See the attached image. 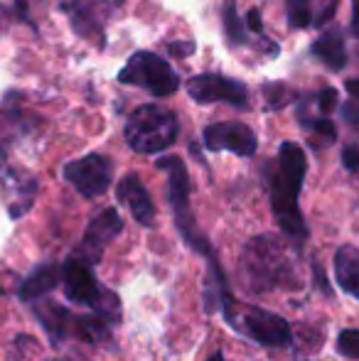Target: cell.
Instances as JSON below:
<instances>
[{"label":"cell","instance_id":"9c48e42d","mask_svg":"<svg viewBox=\"0 0 359 361\" xmlns=\"http://www.w3.org/2000/svg\"><path fill=\"white\" fill-rule=\"evenodd\" d=\"M187 94L197 104H229L249 109V89L239 79L224 74H197L187 81Z\"/></svg>","mask_w":359,"mask_h":361},{"label":"cell","instance_id":"f1b7e54d","mask_svg":"<svg viewBox=\"0 0 359 361\" xmlns=\"http://www.w3.org/2000/svg\"><path fill=\"white\" fill-rule=\"evenodd\" d=\"M246 30H251V32L256 35H264V25H261V13L259 10H249V15H246Z\"/></svg>","mask_w":359,"mask_h":361},{"label":"cell","instance_id":"9a60e30c","mask_svg":"<svg viewBox=\"0 0 359 361\" xmlns=\"http://www.w3.org/2000/svg\"><path fill=\"white\" fill-rule=\"evenodd\" d=\"M35 317L39 319V324L44 327V332L49 334L54 344L64 342L72 334L74 327V314L67 307L54 302H37L35 305Z\"/></svg>","mask_w":359,"mask_h":361},{"label":"cell","instance_id":"f546056e","mask_svg":"<svg viewBox=\"0 0 359 361\" xmlns=\"http://www.w3.org/2000/svg\"><path fill=\"white\" fill-rule=\"evenodd\" d=\"M345 89H347V94L352 96V99H357L359 101V79H350L345 84Z\"/></svg>","mask_w":359,"mask_h":361},{"label":"cell","instance_id":"83f0119b","mask_svg":"<svg viewBox=\"0 0 359 361\" xmlns=\"http://www.w3.org/2000/svg\"><path fill=\"white\" fill-rule=\"evenodd\" d=\"M168 49H170V54H175V57H190V54L195 52V42L180 39V42H170Z\"/></svg>","mask_w":359,"mask_h":361},{"label":"cell","instance_id":"5b68a950","mask_svg":"<svg viewBox=\"0 0 359 361\" xmlns=\"http://www.w3.org/2000/svg\"><path fill=\"white\" fill-rule=\"evenodd\" d=\"M62 283H64L67 300H72L77 305H87L96 314L109 319L111 324H116L121 319L118 295L106 290L96 281L94 271H91V263L82 261V258H77L72 253L62 266Z\"/></svg>","mask_w":359,"mask_h":361},{"label":"cell","instance_id":"4fadbf2b","mask_svg":"<svg viewBox=\"0 0 359 361\" xmlns=\"http://www.w3.org/2000/svg\"><path fill=\"white\" fill-rule=\"evenodd\" d=\"M116 200L130 212V216H133L140 226H153L155 224V204L138 175H126L123 180L116 185Z\"/></svg>","mask_w":359,"mask_h":361},{"label":"cell","instance_id":"d6986e66","mask_svg":"<svg viewBox=\"0 0 359 361\" xmlns=\"http://www.w3.org/2000/svg\"><path fill=\"white\" fill-rule=\"evenodd\" d=\"M8 185H13V197L15 200L10 202V216L18 219L23 216L25 212L32 207V200H35V192H37V182L32 180V177H25V180H18V172H13V175H8Z\"/></svg>","mask_w":359,"mask_h":361},{"label":"cell","instance_id":"4dcf8cb0","mask_svg":"<svg viewBox=\"0 0 359 361\" xmlns=\"http://www.w3.org/2000/svg\"><path fill=\"white\" fill-rule=\"evenodd\" d=\"M352 30L359 35V0H352Z\"/></svg>","mask_w":359,"mask_h":361},{"label":"cell","instance_id":"7c38bea8","mask_svg":"<svg viewBox=\"0 0 359 361\" xmlns=\"http://www.w3.org/2000/svg\"><path fill=\"white\" fill-rule=\"evenodd\" d=\"M64 13L84 39L104 47V23L111 13V0H69L64 5Z\"/></svg>","mask_w":359,"mask_h":361},{"label":"cell","instance_id":"ba28073f","mask_svg":"<svg viewBox=\"0 0 359 361\" xmlns=\"http://www.w3.org/2000/svg\"><path fill=\"white\" fill-rule=\"evenodd\" d=\"M64 180L74 187L82 197L94 200L109 192L111 182H114V162L101 152H89V155L72 160L64 165L62 170Z\"/></svg>","mask_w":359,"mask_h":361},{"label":"cell","instance_id":"8fae6325","mask_svg":"<svg viewBox=\"0 0 359 361\" xmlns=\"http://www.w3.org/2000/svg\"><path fill=\"white\" fill-rule=\"evenodd\" d=\"M202 140H205V147L209 152L229 150L239 157H254L256 150H259L256 133L246 123H239V121H224V123L207 126L205 133H202Z\"/></svg>","mask_w":359,"mask_h":361},{"label":"cell","instance_id":"ac0fdd59","mask_svg":"<svg viewBox=\"0 0 359 361\" xmlns=\"http://www.w3.org/2000/svg\"><path fill=\"white\" fill-rule=\"evenodd\" d=\"M109 332H111V322L101 317V314H82V317H74L72 334H77L82 342L101 344L109 339Z\"/></svg>","mask_w":359,"mask_h":361},{"label":"cell","instance_id":"7402d4cb","mask_svg":"<svg viewBox=\"0 0 359 361\" xmlns=\"http://www.w3.org/2000/svg\"><path fill=\"white\" fill-rule=\"evenodd\" d=\"M300 123L305 126L308 130H312V133L322 135V138H325L327 143L337 140V128H335V123H332L330 118H310V116L303 114L300 116Z\"/></svg>","mask_w":359,"mask_h":361},{"label":"cell","instance_id":"44dd1931","mask_svg":"<svg viewBox=\"0 0 359 361\" xmlns=\"http://www.w3.org/2000/svg\"><path fill=\"white\" fill-rule=\"evenodd\" d=\"M224 30L231 44H246V25L241 23L239 15H236L234 0L226 3V8H224Z\"/></svg>","mask_w":359,"mask_h":361},{"label":"cell","instance_id":"e0dca14e","mask_svg":"<svg viewBox=\"0 0 359 361\" xmlns=\"http://www.w3.org/2000/svg\"><path fill=\"white\" fill-rule=\"evenodd\" d=\"M335 278L347 295L359 300V248L340 246L335 253Z\"/></svg>","mask_w":359,"mask_h":361},{"label":"cell","instance_id":"7a4b0ae2","mask_svg":"<svg viewBox=\"0 0 359 361\" xmlns=\"http://www.w3.org/2000/svg\"><path fill=\"white\" fill-rule=\"evenodd\" d=\"M308 157L300 145L281 143L276 162L269 167V195H271V212L276 219L283 236L296 246H303L308 241V226L300 214V190L305 182Z\"/></svg>","mask_w":359,"mask_h":361},{"label":"cell","instance_id":"603a6c76","mask_svg":"<svg viewBox=\"0 0 359 361\" xmlns=\"http://www.w3.org/2000/svg\"><path fill=\"white\" fill-rule=\"evenodd\" d=\"M337 352L347 359H359V329H342L337 334Z\"/></svg>","mask_w":359,"mask_h":361},{"label":"cell","instance_id":"4316f807","mask_svg":"<svg viewBox=\"0 0 359 361\" xmlns=\"http://www.w3.org/2000/svg\"><path fill=\"white\" fill-rule=\"evenodd\" d=\"M317 106H320V111H325V114H330L332 109L337 106V91L335 89H325L317 94Z\"/></svg>","mask_w":359,"mask_h":361},{"label":"cell","instance_id":"3957f363","mask_svg":"<svg viewBox=\"0 0 359 361\" xmlns=\"http://www.w3.org/2000/svg\"><path fill=\"white\" fill-rule=\"evenodd\" d=\"M239 278L249 293H271V290L300 288V276L296 271L288 246L281 238L271 233L254 236L241 251L239 261Z\"/></svg>","mask_w":359,"mask_h":361},{"label":"cell","instance_id":"30bf717a","mask_svg":"<svg viewBox=\"0 0 359 361\" xmlns=\"http://www.w3.org/2000/svg\"><path fill=\"white\" fill-rule=\"evenodd\" d=\"M121 231H123V219H121L116 207H109V209H104L101 214H96L89 221L87 231H84L82 241H79L77 251H74V256L91 263V266H96V263L104 258L106 246H109Z\"/></svg>","mask_w":359,"mask_h":361},{"label":"cell","instance_id":"8992f818","mask_svg":"<svg viewBox=\"0 0 359 361\" xmlns=\"http://www.w3.org/2000/svg\"><path fill=\"white\" fill-rule=\"evenodd\" d=\"M118 84L145 89L155 99H168L180 89V76L155 52H135L118 72Z\"/></svg>","mask_w":359,"mask_h":361},{"label":"cell","instance_id":"5bb4252c","mask_svg":"<svg viewBox=\"0 0 359 361\" xmlns=\"http://www.w3.org/2000/svg\"><path fill=\"white\" fill-rule=\"evenodd\" d=\"M59 281H62V266H57V263H42V266H37L28 278H25L23 286L18 290V295H20V300H25V302H37V300H42L44 295L57 290Z\"/></svg>","mask_w":359,"mask_h":361},{"label":"cell","instance_id":"277c9868","mask_svg":"<svg viewBox=\"0 0 359 361\" xmlns=\"http://www.w3.org/2000/svg\"><path fill=\"white\" fill-rule=\"evenodd\" d=\"M126 143L140 155H155L175 145L180 135V121L173 111L160 104H143L126 121Z\"/></svg>","mask_w":359,"mask_h":361},{"label":"cell","instance_id":"cb8c5ba5","mask_svg":"<svg viewBox=\"0 0 359 361\" xmlns=\"http://www.w3.org/2000/svg\"><path fill=\"white\" fill-rule=\"evenodd\" d=\"M264 94H266V99H269L271 109H281V106H286L288 101L293 99L291 89H288V86H283V84H278V81H276V84H266Z\"/></svg>","mask_w":359,"mask_h":361},{"label":"cell","instance_id":"1f68e13d","mask_svg":"<svg viewBox=\"0 0 359 361\" xmlns=\"http://www.w3.org/2000/svg\"><path fill=\"white\" fill-rule=\"evenodd\" d=\"M207 361H224V354H221V352H214Z\"/></svg>","mask_w":359,"mask_h":361},{"label":"cell","instance_id":"484cf974","mask_svg":"<svg viewBox=\"0 0 359 361\" xmlns=\"http://www.w3.org/2000/svg\"><path fill=\"white\" fill-rule=\"evenodd\" d=\"M342 165H345V170H350V172L359 170V147L357 145L342 147Z\"/></svg>","mask_w":359,"mask_h":361},{"label":"cell","instance_id":"6da1fadb","mask_svg":"<svg viewBox=\"0 0 359 361\" xmlns=\"http://www.w3.org/2000/svg\"><path fill=\"white\" fill-rule=\"evenodd\" d=\"M158 170H163L165 175H168V200H170V209H173L175 226H178L180 236L185 238L187 246L200 253V256H205L207 263H209L212 283H214V288H217V298H219V302H221L224 319L229 322L231 314H234L236 302L229 293V283H226V276H224V271H221L217 251L212 248V243L207 241L205 233L200 231V226H197L195 212H192V204H190V195H192L190 172H187L185 162H182L178 155L160 157Z\"/></svg>","mask_w":359,"mask_h":361},{"label":"cell","instance_id":"ffe728a7","mask_svg":"<svg viewBox=\"0 0 359 361\" xmlns=\"http://www.w3.org/2000/svg\"><path fill=\"white\" fill-rule=\"evenodd\" d=\"M286 15L293 30H305L312 23L310 0H286Z\"/></svg>","mask_w":359,"mask_h":361},{"label":"cell","instance_id":"52a82bcc","mask_svg":"<svg viewBox=\"0 0 359 361\" xmlns=\"http://www.w3.org/2000/svg\"><path fill=\"white\" fill-rule=\"evenodd\" d=\"M231 329L241 332L244 337H249L251 342L261 344V347L271 349H283L291 347L293 332L291 324L276 312H269L264 307H246L244 312H234L231 317Z\"/></svg>","mask_w":359,"mask_h":361},{"label":"cell","instance_id":"d4e9b609","mask_svg":"<svg viewBox=\"0 0 359 361\" xmlns=\"http://www.w3.org/2000/svg\"><path fill=\"white\" fill-rule=\"evenodd\" d=\"M342 118H345V123L359 135V104H355V101L342 104Z\"/></svg>","mask_w":359,"mask_h":361},{"label":"cell","instance_id":"2e32d148","mask_svg":"<svg viewBox=\"0 0 359 361\" xmlns=\"http://www.w3.org/2000/svg\"><path fill=\"white\" fill-rule=\"evenodd\" d=\"M312 54L325 64L332 72H342L347 64V47H345V37L337 27L322 32L320 37L312 42Z\"/></svg>","mask_w":359,"mask_h":361}]
</instances>
